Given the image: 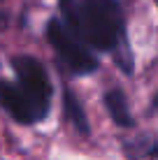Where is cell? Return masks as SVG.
<instances>
[{"mask_svg":"<svg viewBox=\"0 0 158 160\" xmlns=\"http://www.w3.org/2000/svg\"><path fill=\"white\" fill-rule=\"evenodd\" d=\"M68 28L84 44L116 51L123 44V16L116 0H58Z\"/></svg>","mask_w":158,"mask_h":160,"instance_id":"6da1fadb","label":"cell"},{"mask_svg":"<svg viewBox=\"0 0 158 160\" xmlns=\"http://www.w3.org/2000/svg\"><path fill=\"white\" fill-rule=\"evenodd\" d=\"M47 35H49V42H51L54 51L58 53V58H61L74 74H89L98 68V60H95L93 53L86 49V44L65 23H61L58 19L49 21Z\"/></svg>","mask_w":158,"mask_h":160,"instance_id":"7a4b0ae2","label":"cell"},{"mask_svg":"<svg viewBox=\"0 0 158 160\" xmlns=\"http://www.w3.org/2000/svg\"><path fill=\"white\" fill-rule=\"evenodd\" d=\"M0 102L19 123H37L49 112V107L33 100L19 84H0Z\"/></svg>","mask_w":158,"mask_h":160,"instance_id":"3957f363","label":"cell"},{"mask_svg":"<svg viewBox=\"0 0 158 160\" xmlns=\"http://www.w3.org/2000/svg\"><path fill=\"white\" fill-rule=\"evenodd\" d=\"M14 72L19 77V86L28 93L33 100L49 107L51 84H49V77L44 72V68L30 56H19V58H14Z\"/></svg>","mask_w":158,"mask_h":160,"instance_id":"277c9868","label":"cell"},{"mask_svg":"<svg viewBox=\"0 0 158 160\" xmlns=\"http://www.w3.org/2000/svg\"><path fill=\"white\" fill-rule=\"evenodd\" d=\"M105 104L110 109V116L116 125H133V118H130V112H128V102H126V95H123L119 88H112L110 93L105 95Z\"/></svg>","mask_w":158,"mask_h":160,"instance_id":"5b68a950","label":"cell"},{"mask_svg":"<svg viewBox=\"0 0 158 160\" xmlns=\"http://www.w3.org/2000/svg\"><path fill=\"white\" fill-rule=\"evenodd\" d=\"M65 114H68V118L72 121V125L79 132H84V135L89 132V121H86V114L81 109V102L72 93H65Z\"/></svg>","mask_w":158,"mask_h":160,"instance_id":"8992f818","label":"cell"},{"mask_svg":"<svg viewBox=\"0 0 158 160\" xmlns=\"http://www.w3.org/2000/svg\"><path fill=\"white\" fill-rule=\"evenodd\" d=\"M154 107H158V95H156V100H154Z\"/></svg>","mask_w":158,"mask_h":160,"instance_id":"52a82bcc","label":"cell"}]
</instances>
